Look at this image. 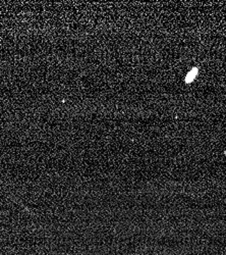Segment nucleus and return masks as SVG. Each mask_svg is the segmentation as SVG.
I'll return each instance as SVG.
<instances>
[{
  "label": "nucleus",
  "instance_id": "nucleus-1",
  "mask_svg": "<svg viewBox=\"0 0 226 255\" xmlns=\"http://www.w3.org/2000/svg\"><path fill=\"white\" fill-rule=\"evenodd\" d=\"M197 75H198V69H196V68L193 69L192 71L187 74V78H185V82L190 83L192 81H193V80L196 79V77H197Z\"/></svg>",
  "mask_w": 226,
  "mask_h": 255
}]
</instances>
